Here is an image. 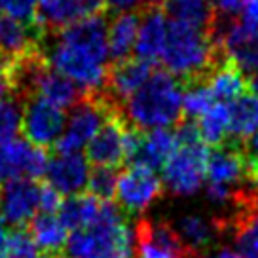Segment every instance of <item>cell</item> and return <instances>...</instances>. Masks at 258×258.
Instances as JSON below:
<instances>
[{
  "label": "cell",
  "instance_id": "cell-1",
  "mask_svg": "<svg viewBox=\"0 0 258 258\" xmlns=\"http://www.w3.org/2000/svg\"><path fill=\"white\" fill-rule=\"evenodd\" d=\"M108 19L84 17L55 34H46L40 53L51 71L74 82L86 95L105 91L108 80Z\"/></svg>",
  "mask_w": 258,
  "mask_h": 258
},
{
  "label": "cell",
  "instance_id": "cell-2",
  "mask_svg": "<svg viewBox=\"0 0 258 258\" xmlns=\"http://www.w3.org/2000/svg\"><path fill=\"white\" fill-rule=\"evenodd\" d=\"M135 224L112 202L101 203L93 224L76 230L64 245V258H135Z\"/></svg>",
  "mask_w": 258,
  "mask_h": 258
},
{
  "label": "cell",
  "instance_id": "cell-3",
  "mask_svg": "<svg viewBox=\"0 0 258 258\" xmlns=\"http://www.w3.org/2000/svg\"><path fill=\"white\" fill-rule=\"evenodd\" d=\"M184 86L167 71H154L145 86L121 105V118L137 131L169 129L182 116Z\"/></svg>",
  "mask_w": 258,
  "mask_h": 258
},
{
  "label": "cell",
  "instance_id": "cell-4",
  "mask_svg": "<svg viewBox=\"0 0 258 258\" xmlns=\"http://www.w3.org/2000/svg\"><path fill=\"white\" fill-rule=\"evenodd\" d=\"M224 59V51L215 46L207 31L169 21L167 40L160 61L182 86L207 80L213 69Z\"/></svg>",
  "mask_w": 258,
  "mask_h": 258
},
{
  "label": "cell",
  "instance_id": "cell-5",
  "mask_svg": "<svg viewBox=\"0 0 258 258\" xmlns=\"http://www.w3.org/2000/svg\"><path fill=\"white\" fill-rule=\"evenodd\" d=\"M121 116V108L118 103H114L105 91L95 95H86L80 103L71 108V114L67 116L63 135L55 143L53 150L57 154H74L89 145V141L95 137V133L101 129L110 116Z\"/></svg>",
  "mask_w": 258,
  "mask_h": 258
},
{
  "label": "cell",
  "instance_id": "cell-6",
  "mask_svg": "<svg viewBox=\"0 0 258 258\" xmlns=\"http://www.w3.org/2000/svg\"><path fill=\"white\" fill-rule=\"evenodd\" d=\"M207 146L203 143L196 145H177L167 163L161 167L163 184L167 190L180 198H190L200 192L205 178L207 163Z\"/></svg>",
  "mask_w": 258,
  "mask_h": 258
},
{
  "label": "cell",
  "instance_id": "cell-7",
  "mask_svg": "<svg viewBox=\"0 0 258 258\" xmlns=\"http://www.w3.org/2000/svg\"><path fill=\"white\" fill-rule=\"evenodd\" d=\"M116 200L121 213L143 215L148 207H152L163 194V182L154 171L143 167H127L118 175L116 182Z\"/></svg>",
  "mask_w": 258,
  "mask_h": 258
},
{
  "label": "cell",
  "instance_id": "cell-8",
  "mask_svg": "<svg viewBox=\"0 0 258 258\" xmlns=\"http://www.w3.org/2000/svg\"><path fill=\"white\" fill-rule=\"evenodd\" d=\"M177 148L175 133L169 129L137 131L127 127L125 139V161L129 167H143L148 171L161 169Z\"/></svg>",
  "mask_w": 258,
  "mask_h": 258
},
{
  "label": "cell",
  "instance_id": "cell-9",
  "mask_svg": "<svg viewBox=\"0 0 258 258\" xmlns=\"http://www.w3.org/2000/svg\"><path fill=\"white\" fill-rule=\"evenodd\" d=\"M48 154L25 139H14L0 145V186L16 180H36L44 177Z\"/></svg>",
  "mask_w": 258,
  "mask_h": 258
},
{
  "label": "cell",
  "instance_id": "cell-10",
  "mask_svg": "<svg viewBox=\"0 0 258 258\" xmlns=\"http://www.w3.org/2000/svg\"><path fill=\"white\" fill-rule=\"evenodd\" d=\"M67 114L64 110L46 103L40 97H31L25 101L23 123L21 129L25 133V141H29L36 148H53L59 137L63 135Z\"/></svg>",
  "mask_w": 258,
  "mask_h": 258
},
{
  "label": "cell",
  "instance_id": "cell-11",
  "mask_svg": "<svg viewBox=\"0 0 258 258\" xmlns=\"http://www.w3.org/2000/svg\"><path fill=\"white\" fill-rule=\"evenodd\" d=\"M205 175L209 184L226 186V188H245L249 186V165L243 158L241 143L226 141L215 146L207 154Z\"/></svg>",
  "mask_w": 258,
  "mask_h": 258
},
{
  "label": "cell",
  "instance_id": "cell-12",
  "mask_svg": "<svg viewBox=\"0 0 258 258\" xmlns=\"http://www.w3.org/2000/svg\"><path fill=\"white\" fill-rule=\"evenodd\" d=\"M42 184L38 180H16L0 190L2 220L16 228H25L40 213Z\"/></svg>",
  "mask_w": 258,
  "mask_h": 258
},
{
  "label": "cell",
  "instance_id": "cell-13",
  "mask_svg": "<svg viewBox=\"0 0 258 258\" xmlns=\"http://www.w3.org/2000/svg\"><path fill=\"white\" fill-rule=\"evenodd\" d=\"M125 139H127V123L120 114L110 116L89 141L86 160L95 167L116 169L125 163Z\"/></svg>",
  "mask_w": 258,
  "mask_h": 258
},
{
  "label": "cell",
  "instance_id": "cell-14",
  "mask_svg": "<svg viewBox=\"0 0 258 258\" xmlns=\"http://www.w3.org/2000/svg\"><path fill=\"white\" fill-rule=\"evenodd\" d=\"M103 0H38L36 25L48 34H55L84 17L103 14Z\"/></svg>",
  "mask_w": 258,
  "mask_h": 258
},
{
  "label": "cell",
  "instance_id": "cell-15",
  "mask_svg": "<svg viewBox=\"0 0 258 258\" xmlns=\"http://www.w3.org/2000/svg\"><path fill=\"white\" fill-rule=\"evenodd\" d=\"M44 177L59 196H76L84 188H88L89 161L80 152L55 154L48 160V167Z\"/></svg>",
  "mask_w": 258,
  "mask_h": 258
},
{
  "label": "cell",
  "instance_id": "cell-16",
  "mask_svg": "<svg viewBox=\"0 0 258 258\" xmlns=\"http://www.w3.org/2000/svg\"><path fill=\"white\" fill-rule=\"evenodd\" d=\"M48 32L40 25L21 23L0 14V57L16 61L21 57L40 51V46Z\"/></svg>",
  "mask_w": 258,
  "mask_h": 258
},
{
  "label": "cell",
  "instance_id": "cell-17",
  "mask_svg": "<svg viewBox=\"0 0 258 258\" xmlns=\"http://www.w3.org/2000/svg\"><path fill=\"white\" fill-rule=\"evenodd\" d=\"M152 73V64L145 63L137 57H129L125 61L114 63L108 71L105 93L121 108L129 97L145 86V82L150 78Z\"/></svg>",
  "mask_w": 258,
  "mask_h": 258
},
{
  "label": "cell",
  "instance_id": "cell-18",
  "mask_svg": "<svg viewBox=\"0 0 258 258\" xmlns=\"http://www.w3.org/2000/svg\"><path fill=\"white\" fill-rule=\"evenodd\" d=\"M135 241L137 247L152 249L169 258H194L184 247L182 239L175 232L173 224L163 220H139L135 222Z\"/></svg>",
  "mask_w": 258,
  "mask_h": 258
},
{
  "label": "cell",
  "instance_id": "cell-19",
  "mask_svg": "<svg viewBox=\"0 0 258 258\" xmlns=\"http://www.w3.org/2000/svg\"><path fill=\"white\" fill-rule=\"evenodd\" d=\"M169 31V19L163 16L158 6L141 12L137 42H135V55L145 63H156L161 57L165 40Z\"/></svg>",
  "mask_w": 258,
  "mask_h": 258
},
{
  "label": "cell",
  "instance_id": "cell-20",
  "mask_svg": "<svg viewBox=\"0 0 258 258\" xmlns=\"http://www.w3.org/2000/svg\"><path fill=\"white\" fill-rule=\"evenodd\" d=\"M173 228L182 239L186 249L196 256L203 250L211 249L213 245L222 243L226 237L222 224L218 222L217 217L207 218L202 215H184L173 224Z\"/></svg>",
  "mask_w": 258,
  "mask_h": 258
},
{
  "label": "cell",
  "instance_id": "cell-21",
  "mask_svg": "<svg viewBox=\"0 0 258 258\" xmlns=\"http://www.w3.org/2000/svg\"><path fill=\"white\" fill-rule=\"evenodd\" d=\"M139 25H141V14L139 12L114 14V17L108 21L106 40H108V55L114 63L129 59L131 51L135 49Z\"/></svg>",
  "mask_w": 258,
  "mask_h": 258
},
{
  "label": "cell",
  "instance_id": "cell-22",
  "mask_svg": "<svg viewBox=\"0 0 258 258\" xmlns=\"http://www.w3.org/2000/svg\"><path fill=\"white\" fill-rule=\"evenodd\" d=\"M207 88L217 103L230 105L237 97H241L249 88V78L235 67L228 57L220 64L213 69V73L207 76Z\"/></svg>",
  "mask_w": 258,
  "mask_h": 258
},
{
  "label": "cell",
  "instance_id": "cell-23",
  "mask_svg": "<svg viewBox=\"0 0 258 258\" xmlns=\"http://www.w3.org/2000/svg\"><path fill=\"white\" fill-rule=\"evenodd\" d=\"M34 97H40L49 105L64 110V108H73L76 103H80L86 97V93L74 82H71L69 78H64L48 67L38 78Z\"/></svg>",
  "mask_w": 258,
  "mask_h": 258
},
{
  "label": "cell",
  "instance_id": "cell-24",
  "mask_svg": "<svg viewBox=\"0 0 258 258\" xmlns=\"http://www.w3.org/2000/svg\"><path fill=\"white\" fill-rule=\"evenodd\" d=\"M258 131V95L245 91L228 105V141L241 143Z\"/></svg>",
  "mask_w": 258,
  "mask_h": 258
},
{
  "label": "cell",
  "instance_id": "cell-25",
  "mask_svg": "<svg viewBox=\"0 0 258 258\" xmlns=\"http://www.w3.org/2000/svg\"><path fill=\"white\" fill-rule=\"evenodd\" d=\"M29 234L44 254H61L69 239V230L59 220L57 213H38L29 224Z\"/></svg>",
  "mask_w": 258,
  "mask_h": 258
},
{
  "label": "cell",
  "instance_id": "cell-26",
  "mask_svg": "<svg viewBox=\"0 0 258 258\" xmlns=\"http://www.w3.org/2000/svg\"><path fill=\"white\" fill-rule=\"evenodd\" d=\"M158 8L173 23L207 31L215 17V10L207 0H160Z\"/></svg>",
  "mask_w": 258,
  "mask_h": 258
},
{
  "label": "cell",
  "instance_id": "cell-27",
  "mask_svg": "<svg viewBox=\"0 0 258 258\" xmlns=\"http://www.w3.org/2000/svg\"><path fill=\"white\" fill-rule=\"evenodd\" d=\"M101 203L89 194H76L71 198H64L59 209H57V217L63 222L67 230H82L86 226L93 224L95 218L99 217L101 211Z\"/></svg>",
  "mask_w": 258,
  "mask_h": 258
},
{
  "label": "cell",
  "instance_id": "cell-28",
  "mask_svg": "<svg viewBox=\"0 0 258 258\" xmlns=\"http://www.w3.org/2000/svg\"><path fill=\"white\" fill-rule=\"evenodd\" d=\"M198 129L205 145H211L213 148L228 141V105L217 103L209 112H205L200 118Z\"/></svg>",
  "mask_w": 258,
  "mask_h": 258
},
{
  "label": "cell",
  "instance_id": "cell-29",
  "mask_svg": "<svg viewBox=\"0 0 258 258\" xmlns=\"http://www.w3.org/2000/svg\"><path fill=\"white\" fill-rule=\"evenodd\" d=\"M23 123V101L14 95L0 99V145L17 137Z\"/></svg>",
  "mask_w": 258,
  "mask_h": 258
},
{
  "label": "cell",
  "instance_id": "cell-30",
  "mask_svg": "<svg viewBox=\"0 0 258 258\" xmlns=\"http://www.w3.org/2000/svg\"><path fill=\"white\" fill-rule=\"evenodd\" d=\"M215 105H217V101H215V97L211 95L205 80L192 82V84L184 86V91H182V112L188 118H198L200 120L203 114L209 112Z\"/></svg>",
  "mask_w": 258,
  "mask_h": 258
},
{
  "label": "cell",
  "instance_id": "cell-31",
  "mask_svg": "<svg viewBox=\"0 0 258 258\" xmlns=\"http://www.w3.org/2000/svg\"><path fill=\"white\" fill-rule=\"evenodd\" d=\"M0 258H40V250L32 241L29 230L16 228L8 234L6 247Z\"/></svg>",
  "mask_w": 258,
  "mask_h": 258
},
{
  "label": "cell",
  "instance_id": "cell-32",
  "mask_svg": "<svg viewBox=\"0 0 258 258\" xmlns=\"http://www.w3.org/2000/svg\"><path fill=\"white\" fill-rule=\"evenodd\" d=\"M116 182H118V173L114 169L95 167L93 171H89V196H93L99 202H110L116 192Z\"/></svg>",
  "mask_w": 258,
  "mask_h": 258
},
{
  "label": "cell",
  "instance_id": "cell-33",
  "mask_svg": "<svg viewBox=\"0 0 258 258\" xmlns=\"http://www.w3.org/2000/svg\"><path fill=\"white\" fill-rule=\"evenodd\" d=\"M36 2L38 0H0V14L21 23H34Z\"/></svg>",
  "mask_w": 258,
  "mask_h": 258
},
{
  "label": "cell",
  "instance_id": "cell-34",
  "mask_svg": "<svg viewBox=\"0 0 258 258\" xmlns=\"http://www.w3.org/2000/svg\"><path fill=\"white\" fill-rule=\"evenodd\" d=\"M106 8L114 14H123V12H145L148 8H154L160 4V0H103Z\"/></svg>",
  "mask_w": 258,
  "mask_h": 258
},
{
  "label": "cell",
  "instance_id": "cell-35",
  "mask_svg": "<svg viewBox=\"0 0 258 258\" xmlns=\"http://www.w3.org/2000/svg\"><path fill=\"white\" fill-rule=\"evenodd\" d=\"M241 152L247 165H249V171L258 167V131H254L245 141H241Z\"/></svg>",
  "mask_w": 258,
  "mask_h": 258
},
{
  "label": "cell",
  "instance_id": "cell-36",
  "mask_svg": "<svg viewBox=\"0 0 258 258\" xmlns=\"http://www.w3.org/2000/svg\"><path fill=\"white\" fill-rule=\"evenodd\" d=\"M61 196L48 184H42L40 192V213H57L59 205H61Z\"/></svg>",
  "mask_w": 258,
  "mask_h": 258
},
{
  "label": "cell",
  "instance_id": "cell-37",
  "mask_svg": "<svg viewBox=\"0 0 258 258\" xmlns=\"http://www.w3.org/2000/svg\"><path fill=\"white\" fill-rule=\"evenodd\" d=\"M215 2H217L215 12L226 17H237L239 14H243L247 4V0H215Z\"/></svg>",
  "mask_w": 258,
  "mask_h": 258
},
{
  "label": "cell",
  "instance_id": "cell-38",
  "mask_svg": "<svg viewBox=\"0 0 258 258\" xmlns=\"http://www.w3.org/2000/svg\"><path fill=\"white\" fill-rule=\"evenodd\" d=\"M239 21H241L249 31L258 34V0H247Z\"/></svg>",
  "mask_w": 258,
  "mask_h": 258
},
{
  "label": "cell",
  "instance_id": "cell-39",
  "mask_svg": "<svg viewBox=\"0 0 258 258\" xmlns=\"http://www.w3.org/2000/svg\"><path fill=\"white\" fill-rule=\"evenodd\" d=\"M196 258H239V254L235 252L234 247L224 245V243H217V245H213L211 249L200 252Z\"/></svg>",
  "mask_w": 258,
  "mask_h": 258
},
{
  "label": "cell",
  "instance_id": "cell-40",
  "mask_svg": "<svg viewBox=\"0 0 258 258\" xmlns=\"http://www.w3.org/2000/svg\"><path fill=\"white\" fill-rule=\"evenodd\" d=\"M6 239H8V232H6L4 220L0 218V256H2V252H4V247H6Z\"/></svg>",
  "mask_w": 258,
  "mask_h": 258
},
{
  "label": "cell",
  "instance_id": "cell-41",
  "mask_svg": "<svg viewBox=\"0 0 258 258\" xmlns=\"http://www.w3.org/2000/svg\"><path fill=\"white\" fill-rule=\"evenodd\" d=\"M249 182H250V186H252V190L258 194V167L249 171Z\"/></svg>",
  "mask_w": 258,
  "mask_h": 258
},
{
  "label": "cell",
  "instance_id": "cell-42",
  "mask_svg": "<svg viewBox=\"0 0 258 258\" xmlns=\"http://www.w3.org/2000/svg\"><path fill=\"white\" fill-rule=\"evenodd\" d=\"M249 88L252 89V93H254V95H258V73L252 74V76L249 78Z\"/></svg>",
  "mask_w": 258,
  "mask_h": 258
},
{
  "label": "cell",
  "instance_id": "cell-43",
  "mask_svg": "<svg viewBox=\"0 0 258 258\" xmlns=\"http://www.w3.org/2000/svg\"><path fill=\"white\" fill-rule=\"evenodd\" d=\"M40 258H64L63 254H44V256H40Z\"/></svg>",
  "mask_w": 258,
  "mask_h": 258
},
{
  "label": "cell",
  "instance_id": "cell-44",
  "mask_svg": "<svg viewBox=\"0 0 258 258\" xmlns=\"http://www.w3.org/2000/svg\"><path fill=\"white\" fill-rule=\"evenodd\" d=\"M207 2H209V0H207Z\"/></svg>",
  "mask_w": 258,
  "mask_h": 258
}]
</instances>
